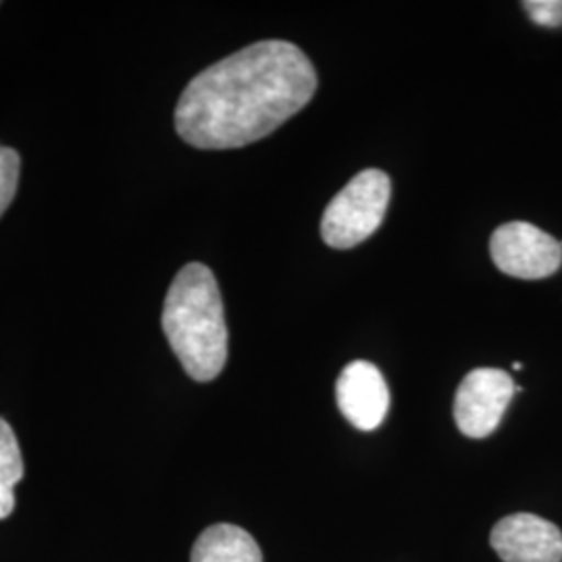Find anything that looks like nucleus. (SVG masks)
I'll list each match as a JSON object with an SVG mask.
<instances>
[{
    "label": "nucleus",
    "instance_id": "obj_1",
    "mask_svg": "<svg viewBox=\"0 0 562 562\" xmlns=\"http://www.w3.org/2000/svg\"><path fill=\"white\" fill-rule=\"evenodd\" d=\"M317 71L292 42H255L201 71L181 92L176 130L201 150L259 142L301 113L317 92Z\"/></svg>",
    "mask_w": 562,
    "mask_h": 562
},
{
    "label": "nucleus",
    "instance_id": "obj_2",
    "mask_svg": "<svg viewBox=\"0 0 562 562\" xmlns=\"http://www.w3.org/2000/svg\"><path fill=\"white\" fill-rule=\"evenodd\" d=\"M162 331L186 373L213 382L227 361V325L213 271L190 262L171 283L162 306Z\"/></svg>",
    "mask_w": 562,
    "mask_h": 562
},
{
    "label": "nucleus",
    "instance_id": "obj_3",
    "mask_svg": "<svg viewBox=\"0 0 562 562\" xmlns=\"http://www.w3.org/2000/svg\"><path fill=\"white\" fill-rule=\"evenodd\" d=\"M390 194L392 183L380 169H364L355 176L323 213L325 244L346 250L373 236L385 217Z\"/></svg>",
    "mask_w": 562,
    "mask_h": 562
},
{
    "label": "nucleus",
    "instance_id": "obj_4",
    "mask_svg": "<svg viewBox=\"0 0 562 562\" xmlns=\"http://www.w3.org/2000/svg\"><path fill=\"white\" fill-rule=\"evenodd\" d=\"M492 261L504 276L517 280H543L562 265L561 241L525 222L501 225L490 240Z\"/></svg>",
    "mask_w": 562,
    "mask_h": 562
},
{
    "label": "nucleus",
    "instance_id": "obj_5",
    "mask_svg": "<svg viewBox=\"0 0 562 562\" xmlns=\"http://www.w3.org/2000/svg\"><path fill=\"white\" fill-rule=\"evenodd\" d=\"M517 392L513 378L501 369H475L467 373L454 398V419L467 438L483 440L503 422Z\"/></svg>",
    "mask_w": 562,
    "mask_h": 562
},
{
    "label": "nucleus",
    "instance_id": "obj_6",
    "mask_svg": "<svg viewBox=\"0 0 562 562\" xmlns=\"http://www.w3.org/2000/svg\"><path fill=\"white\" fill-rule=\"evenodd\" d=\"M490 543L504 562H562V533L538 515L517 513L496 522Z\"/></svg>",
    "mask_w": 562,
    "mask_h": 562
},
{
    "label": "nucleus",
    "instance_id": "obj_7",
    "mask_svg": "<svg viewBox=\"0 0 562 562\" xmlns=\"http://www.w3.org/2000/svg\"><path fill=\"white\" fill-rule=\"evenodd\" d=\"M336 401L346 422L361 431H373L387 417L390 390L373 362H350L336 383Z\"/></svg>",
    "mask_w": 562,
    "mask_h": 562
},
{
    "label": "nucleus",
    "instance_id": "obj_8",
    "mask_svg": "<svg viewBox=\"0 0 562 562\" xmlns=\"http://www.w3.org/2000/svg\"><path fill=\"white\" fill-rule=\"evenodd\" d=\"M190 562H262V554L248 531L238 525L220 522L202 531Z\"/></svg>",
    "mask_w": 562,
    "mask_h": 562
},
{
    "label": "nucleus",
    "instance_id": "obj_9",
    "mask_svg": "<svg viewBox=\"0 0 562 562\" xmlns=\"http://www.w3.org/2000/svg\"><path fill=\"white\" fill-rule=\"evenodd\" d=\"M23 477L20 443L11 425L0 419V519H7L15 508V485Z\"/></svg>",
    "mask_w": 562,
    "mask_h": 562
},
{
    "label": "nucleus",
    "instance_id": "obj_10",
    "mask_svg": "<svg viewBox=\"0 0 562 562\" xmlns=\"http://www.w3.org/2000/svg\"><path fill=\"white\" fill-rule=\"evenodd\" d=\"M20 183V155L13 148L0 146V217L15 199Z\"/></svg>",
    "mask_w": 562,
    "mask_h": 562
},
{
    "label": "nucleus",
    "instance_id": "obj_11",
    "mask_svg": "<svg viewBox=\"0 0 562 562\" xmlns=\"http://www.w3.org/2000/svg\"><path fill=\"white\" fill-rule=\"evenodd\" d=\"M522 9L542 27L562 25V0H527L522 2Z\"/></svg>",
    "mask_w": 562,
    "mask_h": 562
},
{
    "label": "nucleus",
    "instance_id": "obj_12",
    "mask_svg": "<svg viewBox=\"0 0 562 562\" xmlns=\"http://www.w3.org/2000/svg\"><path fill=\"white\" fill-rule=\"evenodd\" d=\"M513 369H515V371H521L522 362H515V364H513Z\"/></svg>",
    "mask_w": 562,
    "mask_h": 562
},
{
    "label": "nucleus",
    "instance_id": "obj_13",
    "mask_svg": "<svg viewBox=\"0 0 562 562\" xmlns=\"http://www.w3.org/2000/svg\"><path fill=\"white\" fill-rule=\"evenodd\" d=\"M561 248H562V241H561Z\"/></svg>",
    "mask_w": 562,
    "mask_h": 562
}]
</instances>
